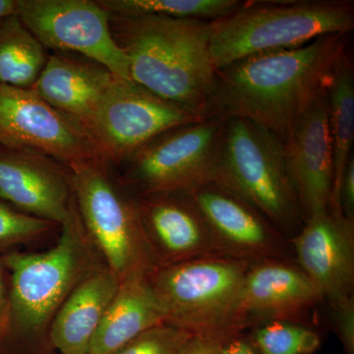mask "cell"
Wrapping results in <instances>:
<instances>
[{
    "label": "cell",
    "instance_id": "1",
    "mask_svg": "<svg viewBox=\"0 0 354 354\" xmlns=\"http://www.w3.org/2000/svg\"><path fill=\"white\" fill-rule=\"evenodd\" d=\"M349 36L325 35L298 48L258 53L216 69L208 116L244 118L285 141L298 114L348 50Z\"/></svg>",
    "mask_w": 354,
    "mask_h": 354
},
{
    "label": "cell",
    "instance_id": "2",
    "mask_svg": "<svg viewBox=\"0 0 354 354\" xmlns=\"http://www.w3.org/2000/svg\"><path fill=\"white\" fill-rule=\"evenodd\" d=\"M8 276V321L0 354H57L53 320L74 288L104 264L84 227L76 204L57 242L43 252L0 255Z\"/></svg>",
    "mask_w": 354,
    "mask_h": 354
},
{
    "label": "cell",
    "instance_id": "3",
    "mask_svg": "<svg viewBox=\"0 0 354 354\" xmlns=\"http://www.w3.org/2000/svg\"><path fill=\"white\" fill-rule=\"evenodd\" d=\"M213 28L214 21L109 15L111 36L129 62L130 79L202 118L208 116L215 87Z\"/></svg>",
    "mask_w": 354,
    "mask_h": 354
},
{
    "label": "cell",
    "instance_id": "4",
    "mask_svg": "<svg viewBox=\"0 0 354 354\" xmlns=\"http://www.w3.org/2000/svg\"><path fill=\"white\" fill-rule=\"evenodd\" d=\"M354 29L351 0L244 1L232 15L214 21L209 57L220 69L242 58L304 46L325 35Z\"/></svg>",
    "mask_w": 354,
    "mask_h": 354
},
{
    "label": "cell",
    "instance_id": "5",
    "mask_svg": "<svg viewBox=\"0 0 354 354\" xmlns=\"http://www.w3.org/2000/svg\"><path fill=\"white\" fill-rule=\"evenodd\" d=\"M214 183L250 203L285 237L304 225L283 140L252 121H225Z\"/></svg>",
    "mask_w": 354,
    "mask_h": 354
},
{
    "label": "cell",
    "instance_id": "6",
    "mask_svg": "<svg viewBox=\"0 0 354 354\" xmlns=\"http://www.w3.org/2000/svg\"><path fill=\"white\" fill-rule=\"evenodd\" d=\"M250 263L207 256L158 267L148 277L165 323L192 335L239 334L241 295Z\"/></svg>",
    "mask_w": 354,
    "mask_h": 354
},
{
    "label": "cell",
    "instance_id": "7",
    "mask_svg": "<svg viewBox=\"0 0 354 354\" xmlns=\"http://www.w3.org/2000/svg\"><path fill=\"white\" fill-rule=\"evenodd\" d=\"M79 216L104 264L120 281L149 277L158 265L140 221L136 196L111 165L95 160L72 169Z\"/></svg>",
    "mask_w": 354,
    "mask_h": 354
},
{
    "label": "cell",
    "instance_id": "8",
    "mask_svg": "<svg viewBox=\"0 0 354 354\" xmlns=\"http://www.w3.org/2000/svg\"><path fill=\"white\" fill-rule=\"evenodd\" d=\"M225 118L208 116L171 128L114 169L134 196L187 193L214 183Z\"/></svg>",
    "mask_w": 354,
    "mask_h": 354
},
{
    "label": "cell",
    "instance_id": "9",
    "mask_svg": "<svg viewBox=\"0 0 354 354\" xmlns=\"http://www.w3.org/2000/svg\"><path fill=\"white\" fill-rule=\"evenodd\" d=\"M203 118L131 79L115 76L87 131L102 160L116 169L158 135Z\"/></svg>",
    "mask_w": 354,
    "mask_h": 354
},
{
    "label": "cell",
    "instance_id": "10",
    "mask_svg": "<svg viewBox=\"0 0 354 354\" xmlns=\"http://www.w3.org/2000/svg\"><path fill=\"white\" fill-rule=\"evenodd\" d=\"M18 16L46 48L77 53L130 79L129 62L115 44L109 15L90 0H18Z\"/></svg>",
    "mask_w": 354,
    "mask_h": 354
},
{
    "label": "cell",
    "instance_id": "11",
    "mask_svg": "<svg viewBox=\"0 0 354 354\" xmlns=\"http://www.w3.org/2000/svg\"><path fill=\"white\" fill-rule=\"evenodd\" d=\"M0 147L32 149L73 169L102 160L94 140L76 121L32 88L0 83Z\"/></svg>",
    "mask_w": 354,
    "mask_h": 354
},
{
    "label": "cell",
    "instance_id": "12",
    "mask_svg": "<svg viewBox=\"0 0 354 354\" xmlns=\"http://www.w3.org/2000/svg\"><path fill=\"white\" fill-rule=\"evenodd\" d=\"M0 198L62 227L75 207L73 171L39 151L0 147Z\"/></svg>",
    "mask_w": 354,
    "mask_h": 354
},
{
    "label": "cell",
    "instance_id": "13",
    "mask_svg": "<svg viewBox=\"0 0 354 354\" xmlns=\"http://www.w3.org/2000/svg\"><path fill=\"white\" fill-rule=\"evenodd\" d=\"M283 145L304 221L329 211L334 165L326 83L298 114Z\"/></svg>",
    "mask_w": 354,
    "mask_h": 354
},
{
    "label": "cell",
    "instance_id": "14",
    "mask_svg": "<svg viewBox=\"0 0 354 354\" xmlns=\"http://www.w3.org/2000/svg\"><path fill=\"white\" fill-rule=\"evenodd\" d=\"M192 196L221 256L250 264L286 257L285 236L250 203L216 183Z\"/></svg>",
    "mask_w": 354,
    "mask_h": 354
},
{
    "label": "cell",
    "instance_id": "15",
    "mask_svg": "<svg viewBox=\"0 0 354 354\" xmlns=\"http://www.w3.org/2000/svg\"><path fill=\"white\" fill-rule=\"evenodd\" d=\"M290 242L300 269L332 308L353 298L354 223L324 212L305 220Z\"/></svg>",
    "mask_w": 354,
    "mask_h": 354
},
{
    "label": "cell",
    "instance_id": "16",
    "mask_svg": "<svg viewBox=\"0 0 354 354\" xmlns=\"http://www.w3.org/2000/svg\"><path fill=\"white\" fill-rule=\"evenodd\" d=\"M136 200L142 227L158 267L221 256L192 194L165 193Z\"/></svg>",
    "mask_w": 354,
    "mask_h": 354
},
{
    "label": "cell",
    "instance_id": "17",
    "mask_svg": "<svg viewBox=\"0 0 354 354\" xmlns=\"http://www.w3.org/2000/svg\"><path fill=\"white\" fill-rule=\"evenodd\" d=\"M324 299L322 293L299 266L285 259L251 264L244 279L241 315L251 320H288Z\"/></svg>",
    "mask_w": 354,
    "mask_h": 354
},
{
    "label": "cell",
    "instance_id": "18",
    "mask_svg": "<svg viewBox=\"0 0 354 354\" xmlns=\"http://www.w3.org/2000/svg\"><path fill=\"white\" fill-rule=\"evenodd\" d=\"M115 76L87 58L55 53L48 55L43 72L31 88L44 102L87 131Z\"/></svg>",
    "mask_w": 354,
    "mask_h": 354
},
{
    "label": "cell",
    "instance_id": "19",
    "mask_svg": "<svg viewBox=\"0 0 354 354\" xmlns=\"http://www.w3.org/2000/svg\"><path fill=\"white\" fill-rule=\"evenodd\" d=\"M106 266L88 274L70 292L50 328V342L59 354H88L106 309L120 288Z\"/></svg>",
    "mask_w": 354,
    "mask_h": 354
},
{
    "label": "cell",
    "instance_id": "20",
    "mask_svg": "<svg viewBox=\"0 0 354 354\" xmlns=\"http://www.w3.org/2000/svg\"><path fill=\"white\" fill-rule=\"evenodd\" d=\"M165 323L148 277L121 281L102 317L88 354H111L142 333Z\"/></svg>",
    "mask_w": 354,
    "mask_h": 354
},
{
    "label": "cell",
    "instance_id": "21",
    "mask_svg": "<svg viewBox=\"0 0 354 354\" xmlns=\"http://www.w3.org/2000/svg\"><path fill=\"white\" fill-rule=\"evenodd\" d=\"M326 90L334 165L329 211L342 216L337 208V196L344 167L353 157L354 141V67L348 50L342 53L330 72Z\"/></svg>",
    "mask_w": 354,
    "mask_h": 354
},
{
    "label": "cell",
    "instance_id": "22",
    "mask_svg": "<svg viewBox=\"0 0 354 354\" xmlns=\"http://www.w3.org/2000/svg\"><path fill=\"white\" fill-rule=\"evenodd\" d=\"M46 48L18 14L0 23V83L31 88L46 66Z\"/></svg>",
    "mask_w": 354,
    "mask_h": 354
},
{
    "label": "cell",
    "instance_id": "23",
    "mask_svg": "<svg viewBox=\"0 0 354 354\" xmlns=\"http://www.w3.org/2000/svg\"><path fill=\"white\" fill-rule=\"evenodd\" d=\"M109 15L122 17L157 15L181 19L216 21L239 10V0H97Z\"/></svg>",
    "mask_w": 354,
    "mask_h": 354
},
{
    "label": "cell",
    "instance_id": "24",
    "mask_svg": "<svg viewBox=\"0 0 354 354\" xmlns=\"http://www.w3.org/2000/svg\"><path fill=\"white\" fill-rule=\"evenodd\" d=\"M253 344L260 354H312L320 348L315 330L288 320H270L253 334Z\"/></svg>",
    "mask_w": 354,
    "mask_h": 354
},
{
    "label": "cell",
    "instance_id": "25",
    "mask_svg": "<svg viewBox=\"0 0 354 354\" xmlns=\"http://www.w3.org/2000/svg\"><path fill=\"white\" fill-rule=\"evenodd\" d=\"M58 230L57 223L22 213L0 198V255L44 241Z\"/></svg>",
    "mask_w": 354,
    "mask_h": 354
},
{
    "label": "cell",
    "instance_id": "26",
    "mask_svg": "<svg viewBox=\"0 0 354 354\" xmlns=\"http://www.w3.org/2000/svg\"><path fill=\"white\" fill-rule=\"evenodd\" d=\"M191 335V333L176 326L160 324L111 354H177Z\"/></svg>",
    "mask_w": 354,
    "mask_h": 354
},
{
    "label": "cell",
    "instance_id": "27",
    "mask_svg": "<svg viewBox=\"0 0 354 354\" xmlns=\"http://www.w3.org/2000/svg\"><path fill=\"white\" fill-rule=\"evenodd\" d=\"M337 333L348 354L354 353V298L333 307Z\"/></svg>",
    "mask_w": 354,
    "mask_h": 354
},
{
    "label": "cell",
    "instance_id": "28",
    "mask_svg": "<svg viewBox=\"0 0 354 354\" xmlns=\"http://www.w3.org/2000/svg\"><path fill=\"white\" fill-rule=\"evenodd\" d=\"M337 208L344 218L354 223V158L348 160L342 174Z\"/></svg>",
    "mask_w": 354,
    "mask_h": 354
},
{
    "label": "cell",
    "instance_id": "29",
    "mask_svg": "<svg viewBox=\"0 0 354 354\" xmlns=\"http://www.w3.org/2000/svg\"><path fill=\"white\" fill-rule=\"evenodd\" d=\"M227 337L218 335H192L177 354H221Z\"/></svg>",
    "mask_w": 354,
    "mask_h": 354
},
{
    "label": "cell",
    "instance_id": "30",
    "mask_svg": "<svg viewBox=\"0 0 354 354\" xmlns=\"http://www.w3.org/2000/svg\"><path fill=\"white\" fill-rule=\"evenodd\" d=\"M9 285L6 268L0 261V344L3 339L8 321Z\"/></svg>",
    "mask_w": 354,
    "mask_h": 354
},
{
    "label": "cell",
    "instance_id": "31",
    "mask_svg": "<svg viewBox=\"0 0 354 354\" xmlns=\"http://www.w3.org/2000/svg\"><path fill=\"white\" fill-rule=\"evenodd\" d=\"M221 354H260L253 342L239 337V334L230 335L223 342Z\"/></svg>",
    "mask_w": 354,
    "mask_h": 354
},
{
    "label": "cell",
    "instance_id": "32",
    "mask_svg": "<svg viewBox=\"0 0 354 354\" xmlns=\"http://www.w3.org/2000/svg\"><path fill=\"white\" fill-rule=\"evenodd\" d=\"M18 11V0H0V23Z\"/></svg>",
    "mask_w": 354,
    "mask_h": 354
}]
</instances>
